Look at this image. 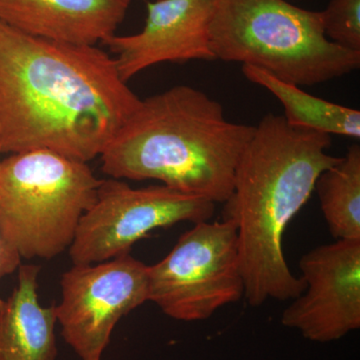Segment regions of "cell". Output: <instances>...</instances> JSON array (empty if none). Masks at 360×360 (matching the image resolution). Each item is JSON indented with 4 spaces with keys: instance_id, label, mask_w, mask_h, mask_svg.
Masks as SVG:
<instances>
[{
    "instance_id": "cell-17",
    "label": "cell",
    "mask_w": 360,
    "mask_h": 360,
    "mask_svg": "<svg viewBox=\"0 0 360 360\" xmlns=\"http://www.w3.org/2000/svg\"><path fill=\"white\" fill-rule=\"evenodd\" d=\"M2 148H1V142H0V161H1L2 158H1V155H2Z\"/></svg>"
},
{
    "instance_id": "cell-13",
    "label": "cell",
    "mask_w": 360,
    "mask_h": 360,
    "mask_svg": "<svg viewBox=\"0 0 360 360\" xmlns=\"http://www.w3.org/2000/svg\"><path fill=\"white\" fill-rule=\"evenodd\" d=\"M243 73L246 79L269 90L278 99L288 124L330 136L359 139V110L312 96L298 85L283 82L255 66L243 65Z\"/></svg>"
},
{
    "instance_id": "cell-16",
    "label": "cell",
    "mask_w": 360,
    "mask_h": 360,
    "mask_svg": "<svg viewBox=\"0 0 360 360\" xmlns=\"http://www.w3.org/2000/svg\"><path fill=\"white\" fill-rule=\"evenodd\" d=\"M21 259L22 258L20 255L6 243L0 233V281L15 271L20 266Z\"/></svg>"
},
{
    "instance_id": "cell-9",
    "label": "cell",
    "mask_w": 360,
    "mask_h": 360,
    "mask_svg": "<svg viewBox=\"0 0 360 360\" xmlns=\"http://www.w3.org/2000/svg\"><path fill=\"white\" fill-rule=\"evenodd\" d=\"M302 295L283 310L281 323L314 342L340 340L360 328V239L312 248L298 262Z\"/></svg>"
},
{
    "instance_id": "cell-3",
    "label": "cell",
    "mask_w": 360,
    "mask_h": 360,
    "mask_svg": "<svg viewBox=\"0 0 360 360\" xmlns=\"http://www.w3.org/2000/svg\"><path fill=\"white\" fill-rule=\"evenodd\" d=\"M255 127L232 122L205 92L176 85L141 99L101 155L115 179L163 186L224 203Z\"/></svg>"
},
{
    "instance_id": "cell-6",
    "label": "cell",
    "mask_w": 360,
    "mask_h": 360,
    "mask_svg": "<svg viewBox=\"0 0 360 360\" xmlns=\"http://www.w3.org/2000/svg\"><path fill=\"white\" fill-rule=\"evenodd\" d=\"M243 297L238 229L231 220L194 224L148 266V302L176 321H205Z\"/></svg>"
},
{
    "instance_id": "cell-5",
    "label": "cell",
    "mask_w": 360,
    "mask_h": 360,
    "mask_svg": "<svg viewBox=\"0 0 360 360\" xmlns=\"http://www.w3.org/2000/svg\"><path fill=\"white\" fill-rule=\"evenodd\" d=\"M103 180L89 165L44 149L0 161V233L21 258L70 248Z\"/></svg>"
},
{
    "instance_id": "cell-15",
    "label": "cell",
    "mask_w": 360,
    "mask_h": 360,
    "mask_svg": "<svg viewBox=\"0 0 360 360\" xmlns=\"http://www.w3.org/2000/svg\"><path fill=\"white\" fill-rule=\"evenodd\" d=\"M321 15L324 34L330 41L360 51V0H330Z\"/></svg>"
},
{
    "instance_id": "cell-7",
    "label": "cell",
    "mask_w": 360,
    "mask_h": 360,
    "mask_svg": "<svg viewBox=\"0 0 360 360\" xmlns=\"http://www.w3.org/2000/svg\"><path fill=\"white\" fill-rule=\"evenodd\" d=\"M212 201L165 186L134 188L120 179L101 181L96 200L84 213L70 248L73 264H92L129 255L156 229L179 222L210 221Z\"/></svg>"
},
{
    "instance_id": "cell-12",
    "label": "cell",
    "mask_w": 360,
    "mask_h": 360,
    "mask_svg": "<svg viewBox=\"0 0 360 360\" xmlns=\"http://www.w3.org/2000/svg\"><path fill=\"white\" fill-rule=\"evenodd\" d=\"M39 265L18 267L13 295L0 300V360H56V305L39 300Z\"/></svg>"
},
{
    "instance_id": "cell-8",
    "label": "cell",
    "mask_w": 360,
    "mask_h": 360,
    "mask_svg": "<svg viewBox=\"0 0 360 360\" xmlns=\"http://www.w3.org/2000/svg\"><path fill=\"white\" fill-rule=\"evenodd\" d=\"M56 305L63 340L80 360H101L116 324L148 302V265L129 255L73 264L61 278Z\"/></svg>"
},
{
    "instance_id": "cell-4",
    "label": "cell",
    "mask_w": 360,
    "mask_h": 360,
    "mask_svg": "<svg viewBox=\"0 0 360 360\" xmlns=\"http://www.w3.org/2000/svg\"><path fill=\"white\" fill-rule=\"evenodd\" d=\"M208 32L215 59L255 66L300 87L360 68V51L326 37L321 11L288 0H212Z\"/></svg>"
},
{
    "instance_id": "cell-2",
    "label": "cell",
    "mask_w": 360,
    "mask_h": 360,
    "mask_svg": "<svg viewBox=\"0 0 360 360\" xmlns=\"http://www.w3.org/2000/svg\"><path fill=\"white\" fill-rule=\"evenodd\" d=\"M330 135L292 127L283 115L260 120L224 203V219L238 229L245 298L250 307L295 300L305 290L286 262V227L314 191L319 175L340 158L328 153Z\"/></svg>"
},
{
    "instance_id": "cell-10",
    "label": "cell",
    "mask_w": 360,
    "mask_h": 360,
    "mask_svg": "<svg viewBox=\"0 0 360 360\" xmlns=\"http://www.w3.org/2000/svg\"><path fill=\"white\" fill-rule=\"evenodd\" d=\"M212 0H156L148 4L146 25L136 34L111 35L103 44L115 56L125 82L165 63L215 60L210 44Z\"/></svg>"
},
{
    "instance_id": "cell-11",
    "label": "cell",
    "mask_w": 360,
    "mask_h": 360,
    "mask_svg": "<svg viewBox=\"0 0 360 360\" xmlns=\"http://www.w3.org/2000/svg\"><path fill=\"white\" fill-rule=\"evenodd\" d=\"M130 0H0V21L65 44L96 45L115 34Z\"/></svg>"
},
{
    "instance_id": "cell-14",
    "label": "cell",
    "mask_w": 360,
    "mask_h": 360,
    "mask_svg": "<svg viewBox=\"0 0 360 360\" xmlns=\"http://www.w3.org/2000/svg\"><path fill=\"white\" fill-rule=\"evenodd\" d=\"M314 191L329 232L336 240L360 239V146L352 144L345 156L319 175Z\"/></svg>"
},
{
    "instance_id": "cell-1",
    "label": "cell",
    "mask_w": 360,
    "mask_h": 360,
    "mask_svg": "<svg viewBox=\"0 0 360 360\" xmlns=\"http://www.w3.org/2000/svg\"><path fill=\"white\" fill-rule=\"evenodd\" d=\"M141 103L96 45L33 37L0 21L2 153L44 149L87 163Z\"/></svg>"
}]
</instances>
